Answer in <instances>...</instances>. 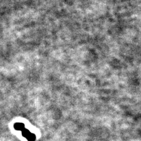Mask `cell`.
Segmentation results:
<instances>
[{
	"mask_svg": "<svg viewBox=\"0 0 141 141\" xmlns=\"http://www.w3.org/2000/svg\"><path fill=\"white\" fill-rule=\"evenodd\" d=\"M27 139L29 141H34L35 139V136L34 134H32L31 133L29 135L27 138Z\"/></svg>",
	"mask_w": 141,
	"mask_h": 141,
	"instance_id": "3957f363",
	"label": "cell"
},
{
	"mask_svg": "<svg viewBox=\"0 0 141 141\" xmlns=\"http://www.w3.org/2000/svg\"><path fill=\"white\" fill-rule=\"evenodd\" d=\"M22 131V135L24 136V137H25V138H27L28 136L29 135V134H31L30 132H29L28 130H27V129H24Z\"/></svg>",
	"mask_w": 141,
	"mask_h": 141,
	"instance_id": "7a4b0ae2",
	"label": "cell"
},
{
	"mask_svg": "<svg viewBox=\"0 0 141 141\" xmlns=\"http://www.w3.org/2000/svg\"><path fill=\"white\" fill-rule=\"evenodd\" d=\"M14 128L17 131H23L25 129V125L22 123H16L14 125Z\"/></svg>",
	"mask_w": 141,
	"mask_h": 141,
	"instance_id": "6da1fadb",
	"label": "cell"
}]
</instances>
